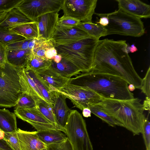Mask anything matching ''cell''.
I'll return each mask as SVG.
<instances>
[{
	"instance_id": "1",
	"label": "cell",
	"mask_w": 150,
	"mask_h": 150,
	"mask_svg": "<svg viewBox=\"0 0 150 150\" xmlns=\"http://www.w3.org/2000/svg\"><path fill=\"white\" fill-rule=\"evenodd\" d=\"M127 46L126 40H99L90 71L120 77L128 84L140 89L142 79L134 67L127 52Z\"/></svg>"
},
{
	"instance_id": "2",
	"label": "cell",
	"mask_w": 150,
	"mask_h": 150,
	"mask_svg": "<svg viewBox=\"0 0 150 150\" xmlns=\"http://www.w3.org/2000/svg\"><path fill=\"white\" fill-rule=\"evenodd\" d=\"M67 83L90 89L104 99L125 100L134 98L125 80L110 74L90 71L71 78Z\"/></svg>"
},
{
	"instance_id": "3",
	"label": "cell",
	"mask_w": 150,
	"mask_h": 150,
	"mask_svg": "<svg viewBox=\"0 0 150 150\" xmlns=\"http://www.w3.org/2000/svg\"><path fill=\"white\" fill-rule=\"evenodd\" d=\"M141 101L138 98L125 100L104 99L96 105L136 135L141 133L145 118Z\"/></svg>"
},
{
	"instance_id": "4",
	"label": "cell",
	"mask_w": 150,
	"mask_h": 150,
	"mask_svg": "<svg viewBox=\"0 0 150 150\" xmlns=\"http://www.w3.org/2000/svg\"><path fill=\"white\" fill-rule=\"evenodd\" d=\"M99 39L89 36L76 42L55 46L57 54L74 64L82 73L92 68Z\"/></svg>"
},
{
	"instance_id": "5",
	"label": "cell",
	"mask_w": 150,
	"mask_h": 150,
	"mask_svg": "<svg viewBox=\"0 0 150 150\" xmlns=\"http://www.w3.org/2000/svg\"><path fill=\"white\" fill-rule=\"evenodd\" d=\"M94 13L99 17L105 16L108 18L109 24L104 27L106 31V36L117 34L139 37L145 33V29L140 18L120 9L109 13Z\"/></svg>"
},
{
	"instance_id": "6",
	"label": "cell",
	"mask_w": 150,
	"mask_h": 150,
	"mask_svg": "<svg viewBox=\"0 0 150 150\" xmlns=\"http://www.w3.org/2000/svg\"><path fill=\"white\" fill-rule=\"evenodd\" d=\"M20 69L7 62L4 68L0 67V107L16 105L21 93L18 74Z\"/></svg>"
},
{
	"instance_id": "7",
	"label": "cell",
	"mask_w": 150,
	"mask_h": 150,
	"mask_svg": "<svg viewBox=\"0 0 150 150\" xmlns=\"http://www.w3.org/2000/svg\"><path fill=\"white\" fill-rule=\"evenodd\" d=\"M64 128L73 150H93L85 120L77 110H71Z\"/></svg>"
},
{
	"instance_id": "8",
	"label": "cell",
	"mask_w": 150,
	"mask_h": 150,
	"mask_svg": "<svg viewBox=\"0 0 150 150\" xmlns=\"http://www.w3.org/2000/svg\"><path fill=\"white\" fill-rule=\"evenodd\" d=\"M57 90L81 110L98 104L104 99L92 90L69 83Z\"/></svg>"
},
{
	"instance_id": "9",
	"label": "cell",
	"mask_w": 150,
	"mask_h": 150,
	"mask_svg": "<svg viewBox=\"0 0 150 150\" xmlns=\"http://www.w3.org/2000/svg\"><path fill=\"white\" fill-rule=\"evenodd\" d=\"M63 0H22L16 7L22 13L35 21L39 16L62 9Z\"/></svg>"
},
{
	"instance_id": "10",
	"label": "cell",
	"mask_w": 150,
	"mask_h": 150,
	"mask_svg": "<svg viewBox=\"0 0 150 150\" xmlns=\"http://www.w3.org/2000/svg\"><path fill=\"white\" fill-rule=\"evenodd\" d=\"M97 0H63L62 9L64 17L76 19L81 22L91 23Z\"/></svg>"
},
{
	"instance_id": "11",
	"label": "cell",
	"mask_w": 150,
	"mask_h": 150,
	"mask_svg": "<svg viewBox=\"0 0 150 150\" xmlns=\"http://www.w3.org/2000/svg\"><path fill=\"white\" fill-rule=\"evenodd\" d=\"M16 116L32 125L39 131L47 129L60 130L65 133L64 128L58 127L47 119L36 107L15 110Z\"/></svg>"
},
{
	"instance_id": "12",
	"label": "cell",
	"mask_w": 150,
	"mask_h": 150,
	"mask_svg": "<svg viewBox=\"0 0 150 150\" xmlns=\"http://www.w3.org/2000/svg\"><path fill=\"white\" fill-rule=\"evenodd\" d=\"M89 36L86 32L76 26L65 28L57 25L51 39L55 46L72 43Z\"/></svg>"
},
{
	"instance_id": "13",
	"label": "cell",
	"mask_w": 150,
	"mask_h": 150,
	"mask_svg": "<svg viewBox=\"0 0 150 150\" xmlns=\"http://www.w3.org/2000/svg\"><path fill=\"white\" fill-rule=\"evenodd\" d=\"M51 90L53 109L56 120L59 126L64 128L71 110L68 107L67 98L63 94L52 87Z\"/></svg>"
},
{
	"instance_id": "14",
	"label": "cell",
	"mask_w": 150,
	"mask_h": 150,
	"mask_svg": "<svg viewBox=\"0 0 150 150\" xmlns=\"http://www.w3.org/2000/svg\"><path fill=\"white\" fill-rule=\"evenodd\" d=\"M58 12L47 13L38 17L35 21L38 23V38L51 39L56 29L59 19Z\"/></svg>"
},
{
	"instance_id": "15",
	"label": "cell",
	"mask_w": 150,
	"mask_h": 150,
	"mask_svg": "<svg viewBox=\"0 0 150 150\" xmlns=\"http://www.w3.org/2000/svg\"><path fill=\"white\" fill-rule=\"evenodd\" d=\"M119 9L140 18L150 17V6L139 0H116Z\"/></svg>"
},
{
	"instance_id": "16",
	"label": "cell",
	"mask_w": 150,
	"mask_h": 150,
	"mask_svg": "<svg viewBox=\"0 0 150 150\" xmlns=\"http://www.w3.org/2000/svg\"><path fill=\"white\" fill-rule=\"evenodd\" d=\"M37 132L18 129L17 133L21 150H40L46 147L38 138Z\"/></svg>"
},
{
	"instance_id": "17",
	"label": "cell",
	"mask_w": 150,
	"mask_h": 150,
	"mask_svg": "<svg viewBox=\"0 0 150 150\" xmlns=\"http://www.w3.org/2000/svg\"><path fill=\"white\" fill-rule=\"evenodd\" d=\"M35 73L50 88L52 87L58 90L67 84L70 79L62 76L50 67Z\"/></svg>"
},
{
	"instance_id": "18",
	"label": "cell",
	"mask_w": 150,
	"mask_h": 150,
	"mask_svg": "<svg viewBox=\"0 0 150 150\" xmlns=\"http://www.w3.org/2000/svg\"><path fill=\"white\" fill-rule=\"evenodd\" d=\"M32 53L29 50L7 49L6 62L16 68L21 69L26 67Z\"/></svg>"
},
{
	"instance_id": "19",
	"label": "cell",
	"mask_w": 150,
	"mask_h": 150,
	"mask_svg": "<svg viewBox=\"0 0 150 150\" xmlns=\"http://www.w3.org/2000/svg\"><path fill=\"white\" fill-rule=\"evenodd\" d=\"M50 67L62 76L68 79H71L73 76H77L81 72L79 69L73 63L62 57L58 63L52 59Z\"/></svg>"
},
{
	"instance_id": "20",
	"label": "cell",
	"mask_w": 150,
	"mask_h": 150,
	"mask_svg": "<svg viewBox=\"0 0 150 150\" xmlns=\"http://www.w3.org/2000/svg\"><path fill=\"white\" fill-rule=\"evenodd\" d=\"M34 22L16 8L8 11L4 18L0 22V27L10 28L26 23Z\"/></svg>"
},
{
	"instance_id": "21",
	"label": "cell",
	"mask_w": 150,
	"mask_h": 150,
	"mask_svg": "<svg viewBox=\"0 0 150 150\" xmlns=\"http://www.w3.org/2000/svg\"><path fill=\"white\" fill-rule=\"evenodd\" d=\"M16 115L5 108L0 109V130L4 132L17 130Z\"/></svg>"
},
{
	"instance_id": "22",
	"label": "cell",
	"mask_w": 150,
	"mask_h": 150,
	"mask_svg": "<svg viewBox=\"0 0 150 150\" xmlns=\"http://www.w3.org/2000/svg\"><path fill=\"white\" fill-rule=\"evenodd\" d=\"M62 131L55 129H47L37 131L39 139L46 146L60 142L67 138Z\"/></svg>"
},
{
	"instance_id": "23",
	"label": "cell",
	"mask_w": 150,
	"mask_h": 150,
	"mask_svg": "<svg viewBox=\"0 0 150 150\" xmlns=\"http://www.w3.org/2000/svg\"><path fill=\"white\" fill-rule=\"evenodd\" d=\"M9 29L11 32L24 37L26 39L38 38V23L35 21L23 23Z\"/></svg>"
},
{
	"instance_id": "24",
	"label": "cell",
	"mask_w": 150,
	"mask_h": 150,
	"mask_svg": "<svg viewBox=\"0 0 150 150\" xmlns=\"http://www.w3.org/2000/svg\"><path fill=\"white\" fill-rule=\"evenodd\" d=\"M33 99L35 102L36 107L42 115L52 123L62 127L57 124L54 114L52 104L38 97H35Z\"/></svg>"
},
{
	"instance_id": "25",
	"label": "cell",
	"mask_w": 150,
	"mask_h": 150,
	"mask_svg": "<svg viewBox=\"0 0 150 150\" xmlns=\"http://www.w3.org/2000/svg\"><path fill=\"white\" fill-rule=\"evenodd\" d=\"M26 68L29 74L36 84L44 99L47 102L53 104V102L51 94V91L50 87L33 70Z\"/></svg>"
},
{
	"instance_id": "26",
	"label": "cell",
	"mask_w": 150,
	"mask_h": 150,
	"mask_svg": "<svg viewBox=\"0 0 150 150\" xmlns=\"http://www.w3.org/2000/svg\"><path fill=\"white\" fill-rule=\"evenodd\" d=\"M76 26L84 31L89 36L98 39L106 36L105 29L98 24L81 22Z\"/></svg>"
},
{
	"instance_id": "27",
	"label": "cell",
	"mask_w": 150,
	"mask_h": 150,
	"mask_svg": "<svg viewBox=\"0 0 150 150\" xmlns=\"http://www.w3.org/2000/svg\"><path fill=\"white\" fill-rule=\"evenodd\" d=\"M51 62L52 59L43 58L32 53L25 67L36 72L49 67Z\"/></svg>"
},
{
	"instance_id": "28",
	"label": "cell",
	"mask_w": 150,
	"mask_h": 150,
	"mask_svg": "<svg viewBox=\"0 0 150 150\" xmlns=\"http://www.w3.org/2000/svg\"><path fill=\"white\" fill-rule=\"evenodd\" d=\"M54 47V43L52 39L46 40L37 38L36 40L32 52L34 55L46 58L45 56L46 52L48 49Z\"/></svg>"
},
{
	"instance_id": "29",
	"label": "cell",
	"mask_w": 150,
	"mask_h": 150,
	"mask_svg": "<svg viewBox=\"0 0 150 150\" xmlns=\"http://www.w3.org/2000/svg\"><path fill=\"white\" fill-rule=\"evenodd\" d=\"M89 108L91 113L109 126L112 127H115L116 126L123 127L121 123L101 109L96 104L91 106Z\"/></svg>"
},
{
	"instance_id": "30",
	"label": "cell",
	"mask_w": 150,
	"mask_h": 150,
	"mask_svg": "<svg viewBox=\"0 0 150 150\" xmlns=\"http://www.w3.org/2000/svg\"><path fill=\"white\" fill-rule=\"evenodd\" d=\"M25 39L24 37L11 32L8 28L0 27V42L5 45Z\"/></svg>"
},
{
	"instance_id": "31",
	"label": "cell",
	"mask_w": 150,
	"mask_h": 150,
	"mask_svg": "<svg viewBox=\"0 0 150 150\" xmlns=\"http://www.w3.org/2000/svg\"><path fill=\"white\" fill-rule=\"evenodd\" d=\"M15 110L21 108H33L36 107L35 102L30 95L25 93H21L19 96Z\"/></svg>"
},
{
	"instance_id": "32",
	"label": "cell",
	"mask_w": 150,
	"mask_h": 150,
	"mask_svg": "<svg viewBox=\"0 0 150 150\" xmlns=\"http://www.w3.org/2000/svg\"><path fill=\"white\" fill-rule=\"evenodd\" d=\"M3 140L13 150H21L17 131L4 132Z\"/></svg>"
},
{
	"instance_id": "33",
	"label": "cell",
	"mask_w": 150,
	"mask_h": 150,
	"mask_svg": "<svg viewBox=\"0 0 150 150\" xmlns=\"http://www.w3.org/2000/svg\"><path fill=\"white\" fill-rule=\"evenodd\" d=\"M141 133L142 135L146 150H150V123L148 116L145 118Z\"/></svg>"
},
{
	"instance_id": "34",
	"label": "cell",
	"mask_w": 150,
	"mask_h": 150,
	"mask_svg": "<svg viewBox=\"0 0 150 150\" xmlns=\"http://www.w3.org/2000/svg\"><path fill=\"white\" fill-rule=\"evenodd\" d=\"M46 148L48 150H73L67 137L60 142L47 145Z\"/></svg>"
},
{
	"instance_id": "35",
	"label": "cell",
	"mask_w": 150,
	"mask_h": 150,
	"mask_svg": "<svg viewBox=\"0 0 150 150\" xmlns=\"http://www.w3.org/2000/svg\"><path fill=\"white\" fill-rule=\"evenodd\" d=\"M80 22V21L75 18L62 16L59 18L57 25L63 27L71 28L76 26Z\"/></svg>"
},
{
	"instance_id": "36",
	"label": "cell",
	"mask_w": 150,
	"mask_h": 150,
	"mask_svg": "<svg viewBox=\"0 0 150 150\" xmlns=\"http://www.w3.org/2000/svg\"><path fill=\"white\" fill-rule=\"evenodd\" d=\"M22 0H0V12H8L16 8Z\"/></svg>"
},
{
	"instance_id": "37",
	"label": "cell",
	"mask_w": 150,
	"mask_h": 150,
	"mask_svg": "<svg viewBox=\"0 0 150 150\" xmlns=\"http://www.w3.org/2000/svg\"><path fill=\"white\" fill-rule=\"evenodd\" d=\"M150 67H149L145 76L142 79V85L140 89L146 96L150 97Z\"/></svg>"
},
{
	"instance_id": "38",
	"label": "cell",
	"mask_w": 150,
	"mask_h": 150,
	"mask_svg": "<svg viewBox=\"0 0 150 150\" xmlns=\"http://www.w3.org/2000/svg\"><path fill=\"white\" fill-rule=\"evenodd\" d=\"M31 39H25L6 45L7 50L22 49L29 50V43Z\"/></svg>"
},
{
	"instance_id": "39",
	"label": "cell",
	"mask_w": 150,
	"mask_h": 150,
	"mask_svg": "<svg viewBox=\"0 0 150 150\" xmlns=\"http://www.w3.org/2000/svg\"><path fill=\"white\" fill-rule=\"evenodd\" d=\"M6 45L0 42V67L4 68L6 62Z\"/></svg>"
},
{
	"instance_id": "40",
	"label": "cell",
	"mask_w": 150,
	"mask_h": 150,
	"mask_svg": "<svg viewBox=\"0 0 150 150\" xmlns=\"http://www.w3.org/2000/svg\"><path fill=\"white\" fill-rule=\"evenodd\" d=\"M57 54V50L54 47L48 49L46 52L45 56L46 58L52 59Z\"/></svg>"
},
{
	"instance_id": "41",
	"label": "cell",
	"mask_w": 150,
	"mask_h": 150,
	"mask_svg": "<svg viewBox=\"0 0 150 150\" xmlns=\"http://www.w3.org/2000/svg\"><path fill=\"white\" fill-rule=\"evenodd\" d=\"M98 21L96 23L98 24L103 27L106 26L109 24V20L108 18L105 16H100Z\"/></svg>"
},
{
	"instance_id": "42",
	"label": "cell",
	"mask_w": 150,
	"mask_h": 150,
	"mask_svg": "<svg viewBox=\"0 0 150 150\" xmlns=\"http://www.w3.org/2000/svg\"><path fill=\"white\" fill-rule=\"evenodd\" d=\"M0 150H13L3 140L0 139Z\"/></svg>"
},
{
	"instance_id": "43",
	"label": "cell",
	"mask_w": 150,
	"mask_h": 150,
	"mask_svg": "<svg viewBox=\"0 0 150 150\" xmlns=\"http://www.w3.org/2000/svg\"><path fill=\"white\" fill-rule=\"evenodd\" d=\"M150 98L146 97L143 104L144 110H148L150 112Z\"/></svg>"
},
{
	"instance_id": "44",
	"label": "cell",
	"mask_w": 150,
	"mask_h": 150,
	"mask_svg": "<svg viewBox=\"0 0 150 150\" xmlns=\"http://www.w3.org/2000/svg\"><path fill=\"white\" fill-rule=\"evenodd\" d=\"M82 110V114L84 117H91V112L89 108H85Z\"/></svg>"
},
{
	"instance_id": "45",
	"label": "cell",
	"mask_w": 150,
	"mask_h": 150,
	"mask_svg": "<svg viewBox=\"0 0 150 150\" xmlns=\"http://www.w3.org/2000/svg\"><path fill=\"white\" fill-rule=\"evenodd\" d=\"M127 50L128 53L129 52L133 53L137 51L138 50L137 47L134 44L132 45L131 46H127Z\"/></svg>"
},
{
	"instance_id": "46",
	"label": "cell",
	"mask_w": 150,
	"mask_h": 150,
	"mask_svg": "<svg viewBox=\"0 0 150 150\" xmlns=\"http://www.w3.org/2000/svg\"><path fill=\"white\" fill-rule=\"evenodd\" d=\"M62 57L61 56L58 54H57L52 59L56 63H59L61 60Z\"/></svg>"
},
{
	"instance_id": "47",
	"label": "cell",
	"mask_w": 150,
	"mask_h": 150,
	"mask_svg": "<svg viewBox=\"0 0 150 150\" xmlns=\"http://www.w3.org/2000/svg\"><path fill=\"white\" fill-rule=\"evenodd\" d=\"M8 12H0V22L4 19L6 16Z\"/></svg>"
},
{
	"instance_id": "48",
	"label": "cell",
	"mask_w": 150,
	"mask_h": 150,
	"mask_svg": "<svg viewBox=\"0 0 150 150\" xmlns=\"http://www.w3.org/2000/svg\"><path fill=\"white\" fill-rule=\"evenodd\" d=\"M135 88V86L132 84H129V85L128 86V89L130 92L133 91Z\"/></svg>"
},
{
	"instance_id": "49",
	"label": "cell",
	"mask_w": 150,
	"mask_h": 150,
	"mask_svg": "<svg viewBox=\"0 0 150 150\" xmlns=\"http://www.w3.org/2000/svg\"><path fill=\"white\" fill-rule=\"evenodd\" d=\"M4 135V132L0 130V139L3 140Z\"/></svg>"
},
{
	"instance_id": "50",
	"label": "cell",
	"mask_w": 150,
	"mask_h": 150,
	"mask_svg": "<svg viewBox=\"0 0 150 150\" xmlns=\"http://www.w3.org/2000/svg\"><path fill=\"white\" fill-rule=\"evenodd\" d=\"M40 150H48L46 147Z\"/></svg>"
}]
</instances>
